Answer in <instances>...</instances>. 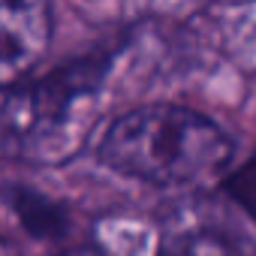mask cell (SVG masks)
<instances>
[{"mask_svg": "<svg viewBox=\"0 0 256 256\" xmlns=\"http://www.w3.org/2000/svg\"><path fill=\"white\" fill-rule=\"evenodd\" d=\"M48 36L46 0H0V84L24 76L42 58Z\"/></svg>", "mask_w": 256, "mask_h": 256, "instance_id": "3957f363", "label": "cell"}, {"mask_svg": "<svg viewBox=\"0 0 256 256\" xmlns=\"http://www.w3.org/2000/svg\"><path fill=\"white\" fill-rule=\"evenodd\" d=\"M160 256H238V253H235L223 238L208 235V232H199V235L178 238V241L169 244Z\"/></svg>", "mask_w": 256, "mask_h": 256, "instance_id": "277c9868", "label": "cell"}, {"mask_svg": "<svg viewBox=\"0 0 256 256\" xmlns=\"http://www.w3.org/2000/svg\"><path fill=\"white\" fill-rule=\"evenodd\" d=\"M108 70V54H94L54 70L46 78L4 84L0 145L12 151H46L70 126L78 102L90 100Z\"/></svg>", "mask_w": 256, "mask_h": 256, "instance_id": "7a4b0ae2", "label": "cell"}, {"mask_svg": "<svg viewBox=\"0 0 256 256\" xmlns=\"http://www.w3.org/2000/svg\"><path fill=\"white\" fill-rule=\"evenodd\" d=\"M226 190L232 193V199L256 220V157H250L238 172H232L226 178Z\"/></svg>", "mask_w": 256, "mask_h": 256, "instance_id": "5b68a950", "label": "cell"}, {"mask_svg": "<svg viewBox=\"0 0 256 256\" xmlns=\"http://www.w3.org/2000/svg\"><path fill=\"white\" fill-rule=\"evenodd\" d=\"M100 160L154 187H196L232 163V139L184 106H142L120 114L100 142Z\"/></svg>", "mask_w": 256, "mask_h": 256, "instance_id": "6da1fadb", "label": "cell"}, {"mask_svg": "<svg viewBox=\"0 0 256 256\" xmlns=\"http://www.w3.org/2000/svg\"><path fill=\"white\" fill-rule=\"evenodd\" d=\"M66 256H100V253H94V250H76V253H66Z\"/></svg>", "mask_w": 256, "mask_h": 256, "instance_id": "8992f818", "label": "cell"}]
</instances>
